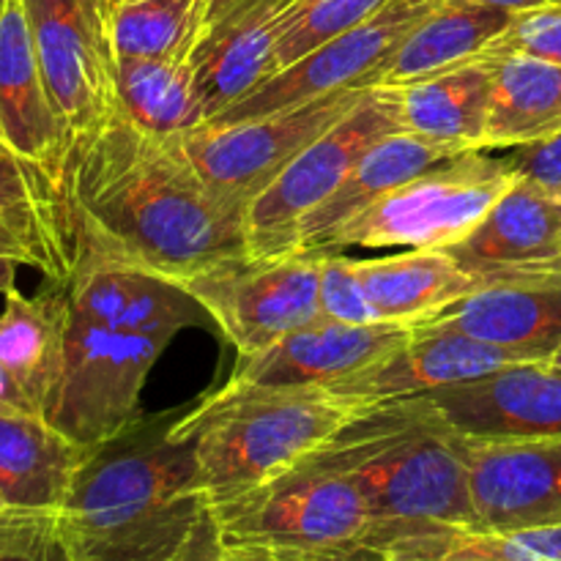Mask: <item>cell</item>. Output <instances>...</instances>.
<instances>
[{
    "label": "cell",
    "mask_w": 561,
    "mask_h": 561,
    "mask_svg": "<svg viewBox=\"0 0 561 561\" xmlns=\"http://www.w3.org/2000/svg\"><path fill=\"white\" fill-rule=\"evenodd\" d=\"M0 411H9V414H36L31 400L16 387V381L9 376L3 365H0Z\"/></svg>",
    "instance_id": "ab89813d"
},
{
    "label": "cell",
    "mask_w": 561,
    "mask_h": 561,
    "mask_svg": "<svg viewBox=\"0 0 561 561\" xmlns=\"http://www.w3.org/2000/svg\"><path fill=\"white\" fill-rule=\"evenodd\" d=\"M515 181L518 173L510 157L466 151L383 195L370 208L340 225L318 250H449L485 219Z\"/></svg>",
    "instance_id": "8992f818"
},
{
    "label": "cell",
    "mask_w": 561,
    "mask_h": 561,
    "mask_svg": "<svg viewBox=\"0 0 561 561\" xmlns=\"http://www.w3.org/2000/svg\"><path fill=\"white\" fill-rule=\"evenodd\" d=\"M0 255L66 283L77 266V230L58 175L16 151L0 131Z\"/></svg>",
    "instance_id": "2e32d148"
},
{
    "label": "cell",
    "mask_w": 561,
    "mask_h": 561,
    "mask_svg": "<svg viewBox=\"0 0 561 561\" xmlns=\"http://www.w3.org/2000/svg\"><path fill=\"white\" fill-rule=\"evenodd\" d=\"M312 455L359 488L378 561L411 537L480 529L458 436L422 394L367 405Z\"/></svg>",
    "instance_id": "3957f363"
},
{
    "label": "cell",
    "mask_w": 561,
    "mask_h": 561,
    "mask_svg": "<svg viewBox=\"0 0 561 561\" xmlns=\"http://www.w3.org/2000/svg\"><path fill=\"white\" fill-rule=\"evenodd\" d=\"M518 362L531 359L515 351L466 337L460 332L416 327L398 348L340 381L327 383V389L343 403L367 409V405L389 403V400L436 392L453 383L474 381Z\"/></svg>",
    "instance_id": "9a60e30c"
},
{
    "label": "cell",
    "mask_w": 561,
    "mask_h": 561,
    "mask_svg": "<svg viewBox=\"0 0 561 561\" xmlns=\"http://www.w3.org/2000/svg\"><path fill=\"white\" fill-rule=\"evenodd\" d=\"M420 327L460 332L531 362H551L561 348V285H488Z\"/></svg>",
    "instance_id": "44dd1931"
},
{
    "label": "cell",
    "mask_w": 561,
    "mask_h": 561,
    "mask_svg": "<svg viewBox=\"0 0 561 561\" xmlns=\"http://www.w3.org/2000/svg\"><path fill=\"white\" fill-rule=\"evenodd\" d=\"M493 64L485 151L524 148L561 129V66L515 53H485Z\"/></svg>",
    "instance_id": "f1b7e54d"
},
{
    "label": "cell",
    "mask_w": 561,
    "mask_h": 561,
    "mask_svg": "<svg viewBox=\"0 0 561 561\" xmlns=\"http://www.w3.org/2000/svg\"><path fill=\"white\" fill-rule=\"evenodd\" d=\"M493 64L488 55L398 88L405 131L449 142L463 151H485L491 115Z\"/></svg>",
    "instance_id": "83f0119b"
},
{
    "label": "cell",
    "mask_w": 561,
    "mask_h": 561,
    "mask_svg": "<svg viewBox=\"0 0 561 561\" xmlns=\"http://www.w3.org/2000/svg\"><path fill=\"white\" fill-rule=\"evenodd\" d=\"M118 104L140 129L179 140L206 124L190 60L118 58Z\"/></svg>",
    "instance_id": "f546056e"
},
{
    "label": "cell",
    "mask_w": 561,
    "mask_h": 561,
    "mask_svg": "<svg viewBox=\"0 0 561 561\" xmlns=\"http://www.w3.org/2000/svg\"><path fill=\"white\" fill-rule=\"evenodd\" d=\"M398 323H337L329 318L294 329L252 356H239L230 381L257 387H327L373 365L411 337Z\"/></svg>",
    "instance_id": "e0dca14e"
},
{
    "label": "cell",
    "mask_w": 561,
    "mask_h": 561,
    "mask_svg": "<svg viewBox=\"0 0 561 561\" xmlns=\"http://www.w3.org/2000/svg\"><path fill=\"white\" fill-rule=\"evenodd\" d=\"M3 510H9V504H5L3 496H0V513H3Z\"/></svg>",
    "instance_id": "f6af8a7d"
},
{
    "label": "cell",
    "mask_w": 561,
    "mask_h": 561,
    "mask_svg": "<svg viewBox=\"0 0 561 561\" xmlns=\"http://www.w3.org/2000/svg\"><path fill=\"white\" fill-rule=\"evenodd\" d=\"M458 436V433H455ZM480 529L561 524V436L485 442L458 436Z\"/></svg>",
    "instance_id": "4fadbf2b"
},
{
    "label": "cell",
    "mask_w": 561,
    "mask_h": 561,
    "mask_svg": "<svg viewBox=\"0 0 561 561\" xmlns=\"http://www.w3.org/2000/svg\"><path fill=\"white\" fill-rule=\"evenodd\" d=\"M403 129L398 88L373 85L343 121L305 148L247 206V250L255 257L296 252L305 219L337 192L362 153L383 135Z\"/></svg>",
    "instance_id": "ba28073f"
},
{
    "label": "cell",
    "mask_w": 561,
    "mask_h": 561,
    "mask_svg": "<svg viewBox=\"0 0 561 561\" xmlns=\"http://www.w3.org/2000/svg\"><path fill=\"white\" fill-rule=\"evenodd\" d=\"M513 11L477 0H442L409 36L376 77V85L400 88L409 82L469 64L488 53L507 31Z\"/></svg>",
    "instance_id": "4316f807"
},
{
    "label": "cell",
    "mask_w": 561,
    "mask_h": 561,
    "mask_svg": "<svg viewBox=\"0 0 561 561\" xmlns=\"http://www.w3.org/2000/svg\"><path fill=\"white\" fill-rule=\"evenodd\" d=\"M367 301L381 323L420 327L485 288L444 250H409L387 257H354Z\"/></svg>",
    "instance_id": "cb8c5ba5"
},
{
    "label": "cell",
    "mask_w": 561,
    "mask_h": 561,
    "mask_svg": "<svg viewBox=\"0 0 561 561\" xmlns=\"http://www.w3.org/2000/svg\"><path fill=\"white\" fill-rule=\"evenodd\" d=\"M211 510L233 542L305 561H378L370 553L373 520L359 488L316 455Z\"/></svg>",
    "instance_id": "5b68a950"
},
{
    "label": "cell",
    "mask_w": 561,
    "mask_h": 561,
    "mask_svg": "<svg viewBox=\"0 0 561 561\" xmlns=\"http://www.w3.org/2000/svg\"><path fill=\"white\" fill-rule=\"evenodd\" d=\"M551 362H553V365H559V367H561V348L557 351V354L551 356Z\"/></svg>",
    "instance_id": "ee69618b"
},
{
    "label": "cell",
    "mask_w": 561,
    "mask_h": 561,
    "mask_svg": "<svg viewBox=\"0 0 561 561\" xmlns=\"http://www.w3.org/2000/svg\"><path fill=\"white\" fill-rule=\"evenodd\" d=\"M0 561H66L55 513L3 510L0 513Z\"/></svg>",
    "instance_id": "e575fe53"
},
{
    "label": "cell",
    "mask_w": 561,
    "mask_h": 561,
    "mask_svg": "<svg viewBox=\"0 0 561 561\" xmlns=\"http://www.w3.org/2000/svg\"><path fill=\"white\" fill-rule=\"evenodd\" d=\"M502 283H559L561 285V252L546 261L524 263V266L502 268L488 277H482V285H502Z\"/></svg>",
    "instance_id": "f35d334b"
},
{
    "label": "cell",
    "mask_w": 561,
    "mask_h": 561,
    "mask_svg": "<svg viewBox=\"0 0 561 561\" xmlns=\"http://www.w3.org/2000/svg\"><path fill=\"white\" fill-rule=\"evenodd\" d=\"M168 561H305L290 553L272 551V548L261 546H244V542H233L222 535L214 510L208 507L203 518L197 520L195 529L184 540V546L173 553Z\"/></svg>",
    "instance_id": "8d00e7d4"
},
{
    "label": "cell",
    "mask_w": 561,
    "mask_h": 561,
    "mask_svg": "<svg viewBox=\"0 0 561 561\" xmlns=\"http://www.w3.org/2000/svg\"><path fill=\"white\" fill-rule=\"evenodd\" d=\"M318 307H321V318H329V321L359 323V327L362 323H381L370 301H367L354 257H345L343 252L323 250L321 277H318Z\"/></svg>",
    "instance_id": "836d02e7"
},
{
    "label": "cell",
    "mask_w": 561,
    "mask_h": 561,
    "mask_svg": "<svg viewBox=\"0 0 561 561\" xmlns=\"http://www.w3.org/2000/svg\"><path fill=\"white\" fill-rule=\"evenodd\" d=\"M294 0H241L206 22L190 55L206 121L250 96L277 71L279 20Z\"/></svg>",
    "instance_id": "d6986e66"
},
{
    "label": "cell",
    "mask_w": 561,
    "mask_h": 561,
    "mask_svg": "<svg viewBox=\"0 0 561 561\" xmlns=\"http://www.w3.org/2000/svg\"><path fill=\"white\" fill-rule=\"evenodd\" d=\"M389 0H294L279 20L277 71L296 64L329 38L370 20ZM274 71V75H277Z\"/></svg>",
    "instance_id": "d6a6232c"
},
{
    "label": "cell",
    "mask_w": 561,
    "mask_h": 561,
    "mask_svg": "<svg viewBox=\"0 0 561 561\" xmlns=\"http://www.w3.org/2000/svg\"><path fill=\"white\" fill-rule=\"evenodd\" d=\"M3 299L0 365L25 392L33 411L44 416L64 367L66 283L44 279L38 294L25 296L11 290Z\"/></svg>",
    "instance_id": "484cf974"
},
{
    "label": "cell",
    "mask_w": 561,
    "mask_h": 561,
    "mask_svg": "<svg viewBox=\"0 0 561 561\" xmlns=\"http://www.w3.org/2000/svg\"><path fill=\"white\" fill-rule=\"evenodd\" d=\"M477 3H488V5H499V9L507 11H524V9H537V5H551V3H561V0H477Z\"/></svg>",
    "instance_id": "60d3db41"
},
{
    "label": "cell",
    "mask_w": 561,
    "mask_h": 561,
    "mask_svg": "<svg viewBox=\"0 0 561 561\" xmlns=\"http://www.w3.org/2000/svg\"><path fill=\"white\" fill-rule=\"evenodd\" d=\"M383 561H561V524L535 529H442L411 537Z\"/></svg>",
    "instance_id": "1f68e13d"
},
{
    "label": "cell",
    "mask_w": 561,
    "mask_h": 561,
    "mask_svg": "<svg viewBox=\"0 0 561 561\" xmlns=\"http://www.w3.org/2000/svg\"><path fill=\"white\" fill-rule=\"evenodd\" d=\"M438 3L442 0H389L370 20L329 38L301 60L268 77L250 96L217 115L214 124L255 118L345 88H373L394 49Z\"/></svg>",
    "instance_id": "7c38bea8"
},
{
    "label": "cell",
    "mask_w": 561,
    "mask_h": 561,
    "mask_svg": "<svg viewBox=\"0 0 561 561\" xmlns=\"http://www.w3.org/2000/svg\"><path fill=\"white\" fill-rule=\"evenodd\" d=\"M444 252L480 283L502 268L553 257L561 252L559 195L518 175L485 219Z\"/></svg>",
    "instance_id": "7402d4cb"
},
{
    "label": "cell",
    "mask_w": 561,
    "mask_h": 561,
    "mask_svg": "<svg viewBox=\"0 0 561 561\" xmlns=\"http://www.w3.org/2000/svg\"><path fill=\"white\" fill-rule=\"evenodd\" d=\"M0 131L64 184V135L44 88L27 0H0Z\"/></svg>",
    "instance_id": "ffe728a7"
},
{
    "label": "cell",
    "mask_w": 561,
    "mask_h": 561,
    "mask_svg": "<svg viewBox=\"0 0 561 561\" xmlns=\"http://www.w3.org/2000/svg\"><path fill=\"white\" fill-rule=\"evenodd\" d=\"M181 409L142 414L85 453L55 513L66 561H168L211 502Z\"/></svg>",
    "instance_id": "7a4b0ae2"
},
{
    "label": "cell",
    "mask_w": 561,
    "mask_h": 561,
    "mask_svg": "<svg viewBox=\"0 0 561 561\" xmlns=\"http://www.w3.org/2000/svg\"><path fill=\"white\" fill-rule=\"evenodd\" d=\"M85 453L44 416L0 411V496L14 510L58 513Z\"/></svg>",
    "instance_id": "d4e9b609"
},
{
    "label": "cell",
    "mask_w": 561,
    "mask_h": 561,
    "mask_svg": "<svg viewBox=\"0 0 561 561\" xmlns=\"http://www.w3.org/2000/svg\"><path fill=\"white\" fill-rule=\"evenodd\" d=\"M460 153H466L463 148L405 129L383 135L381 140H376L362 153L359 162L351 168L343 184L337 186V192L305 219L299 236H296V252L318 250L340 225L354 219L356 214L370 208L373 203L403 186L405 181L416 179L425 170L460 157Z\"/></svg>",
    "instance_id": "603a6c76"
},
{
    "label": "cell",
    "mask_w": 561,
    "mask_h": 561,
    "mask_svg": "<svg viewBox=\"0 0 561 561\" xmlns=\"http://www.w3.org/2000/svg\"><path fill=\"white\" fill-rule=\"evenodd\" d=\"M458 436L485 442L561 436V367L518 362L422 394Z\"/></svg>",
    "instance_id": "5bb4252c"
},
{
    "label": "cell",
    "mask_w": 561,
    "mask_h": 561,
    "mask_svg": "<svg viewBox=\"0 0 561 561\" xmlns=\"http://www.w3.org/2000/svg\"><path fill=\"white\" fill-rule=\"evenodd\" d=\"M323 250L244 255L219 263L184 285L239 356H252L294 329L321 318L318 277Z\"/></svg>",
    "instance_id": "8fae6325"
},
{
    "label": "cell",
    "mask_w": 561,
    "mask_h": 561,
    "mask_svg": "<svg viewBox=\"0 0 561 561\" xmlns=\"http://www.w3.org/2000/svg\"><path fill=\"white\" fill-rule=\"evenodd\" d=\"M69 310L96 327L115 332L168 337L190 327L211 323L201 301L173 279L77 257L75 274L66 279Z\"/></svg>",
    "instance_id": "ac0fdd59"
},
{
    "label": "cell",
    "mask_w": 561,
    "mask_h": 561,
    "mask_svg": "<svg viewBox=\"0 0 561 561\" xmlns=\"http://www.w3.org/2000/svg\"><path fill=\"white\" fill-rule=\"evenodd\" d=\"M115 0H27L44 88L66 153L118 110Z\"/></svg>",
    "instance_id": "9c48e42d"
},
{
    "label": "cell",
    "mask_w": 561,
    "mask_h": 561,
    "mask_svg": "<svg viewBox=\"0 0 561 561\" xmlns=\"http://www.w3.org/2000/svg\"><path fill=\"white\" fill-rule=\"evenodd\" d=\"M488 53H515L561 66V3L515 11Z\"/></svg>",
    "instance_id": "d590c367"
},
{
    "label": "cell",
    "mask_w": 561,
    "mask_h": 561,
    "mask_svg": "<svg viewBox=\"0 0 561 561\" xmlns=\"http://www.w3.org/2000/svg\"><path fill=\"white\" fill-rule=\"evenodd\" d=\"M77 257L186 283L250 255L247 208L206 184L184 146L115 110L64 162Z\"/></svg>",
    "instance_id": "6da1fadb"
},
{
    "label": "cell",
    "mask_w": 561,
    "mask_h": 561,
    "mask_svg": "<svg viewBox=\"0 0 561 561\" xmlns=\"http://www.w3.org/2000/svg\"><path fill=\"white\" fill-rule=\"evenodd\" d=\"M359 411L327 387L228 381L186 405L181 431L195 442L208 502L219 504L294 469Z\"/></svg>",
    "instance_id": "277c9868"
},
{
    "label": "cell",
    "mask_w": 561,
    "mask_h": 561,
    "mask_svg": "<svg viewBox=\"0 0 561 561\" xmlns=\"http://www.w3.org/2000/svg\"><path fill=\"white\" fill-rule=\"evenodd\" d=\"M559 203H561V195H559Z\"/></svg>",
    "instance_id": "bcb514c9"
},
{
    "label": "cell",
    "mask_w": 561,
    "mask_h": 561,
    "mask_svg": "<svg viewBox=\"0 0 561 561\" xmlns=\"http://www.w3.org/2000/svg\"><path fill=\"white\" fill-rule=\"evenodd\" d=\"M370 88H345L233 124H208L181 137L206 184L236 206H250L310 142L343 121Z\"/></svg>",
    "instance_id": "30bf717a"
},
{
    "label": "cell",
    "mask_w": 561,
    "mask_h": 561,
    "mask_svg": "<svg viewBox=\"0 0 561 561\" xmlns=\"http://www.w3.org/2000/svg\"><path fill=\"white\" fill-rule=\"evenodd\" d=\"M206 27V0H115L118 58L190 60Z\"/></svg>",
    "instance_id": "4dcf8cb0"
},
{
    "label": "cell",
    "mask_w": 561,
    "mask_h": 561,
    "mask_svg": "<svg viewBox=\"0 0 561 561\" xmlns=\"http://www.w3.org/2000/svg\"><path fill=\"white\" fill-rule=\"evenodd\" d=\"M170 343L96 327L66 299L64 367L44 420L85 449L118 436L142 416V387Z\"/></svg>",
    "instance_id": "52a82bcc"
},
{
    "label": "cell",
    "mask_w": 561,
    "mask_h": 561,
    "mask_svg": "<svg viewBox=\"0 0 561 561\" xmlns=\"http://www.w3.org/2000/svg\"><path fill=\"white\" fill-rule=\"evenodd\" d=\"M16 266H20V263H14V261H9V257L0 255V296L16 290Z\"/></svg>",
    "instance_id": "b9f144b4"
},
{
    "label": "cell",
    "mask_w": 561,
    "mask_h": 561,
    "mask_svg": "<svg viewBox=\"0 0 561 561\" xmlns=\"http://www.w3.org/2000/svg\"><path fill=\"white\" fill-rule=\"evenodd\" d=\"M507 157L520 179L531 181V184L542 186L553 195H561V129L546 140L515 148Z\"/></svg>",
    "instance_id": "74e56055"
},
{
    "label": "cell",
    "mask_w": 561,
    "mask_h": 561,
    "mask_svg": "<svg viewBox=\"0 0 561 561\" xmlns=\"http://www.w3.org/2000/svg\"><path fill=\"white\" fill-rule=\"evenodd\" d=\"M236 3H241V0H206V22L217 20V16H222L225 11L233 9Z\"/></svg>",
    "instance_id": "7bdbcfd3"
}]
</instances>
